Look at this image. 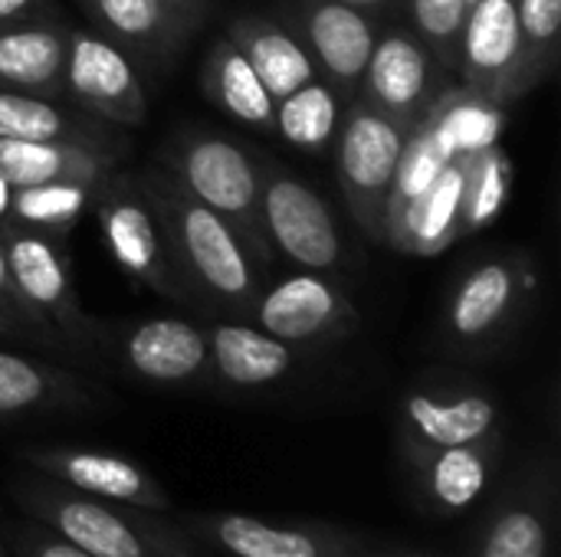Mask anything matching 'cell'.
I'll return each instance as SVG.
<instances>
[{
	"label": "cell",
	"instance_id": "obj_1",
	"mask_svg": "<svg viewBox=\"0 0 561 557\" xmlns=\"http://www.w3.org/2000/svg\"><path fill=\"white\" fill-rule=\"evenodd\" d=\"M13 506L92 557H207L178 519L76 492L33 469L7 486Z\"/></svg>",
	"mask_w": 561,
	"mask_h": 557
},
{
	"label": "cell",
	"instance_id": "obj_2",
	"mask_svg": "<svg viewBox=\"0 0 561 557\" xmlns=\"http://www.w3.org/2000/svg\"><path fill=\"white\" fill-rule=\"evenodd\" d=\"M158 207L174 263L201 309H227L250 318L263 289V266L227 220L194 200L164 167L138 174Z\"/></svg>",
	"mask_w": 561,
	"mask_h": 557
},
{
	"label": "cell",
	"instance_id": "obj_3",
	"mask_svg": "<svg viewBox=\"0 0 561 557\" xmlns=\"http://www.w3.org/2000/svg\"><path fill=\"white\" fill-rule=\"evenodd\" d=\"M164 171L194 200L227 220L263 269L270 266L273 246L260 223V164L250 151L214 131H184Z\"/></svg>",
	"mask_w": 561,
	"mask_h": 557
},
{
	"label": "cell",
	"instance_id": "obj_4",
	"mask_svg": "<svg viewBox=\"0 0 561 557\" xmlns=\"http://www.w3.org/2000/svg\"><path fill=\"white\" fill-rule=\"evenodd\" d=\"M539 276L526 256H496L473 266L444 312V345L460 358H493L519 332Z\"/></svg>",
	"mask_w": 561,
	"mask_h": 557
},
{
	"label": "cell",
	"instance_id": "obj_5",
	"mask_svg": "<svg viewBox=\"0 0 561 557\" xmlns=\"http://www.w3.org/2000/svg\"><path fill=\"white\" fill-rule=\"evenodd\" d=\"M92 213L102 227V236H105V246H108L115 266L125 276L154 289L158 295H164L171 302L197 305L194 292L187 289V282L174 263L164 220H161L158 207L151 204L138 174L112 171L92 197Z\"/></svg>",
	"mask_w": 561,
	"mask_h": 557
},
{
	"label": "cell",
	"instance_id": "obj_6",
	"mask_svg": "<svg viewBox=\"0 0 561 557\" xmlns=\"http://www.w3.org/2000/svg\"><path fill=\"white\" fill-rule=\"evenodd\" d=\"M408 128L375 112L362 98L342 108L335 131V171L352 220L371 236H385V210L404 154Z\"/></svg>",
	"mask_w": 561,
	"mask_h": 557
},
{
	"label": "cell",
	"instance_id": "obj_7",
	"mask_svg": "<svg viewBox=\"0 0 561 557\" xmlns=\"http://www.w3.org/2000/svg\"><path fill=\"white\" fill-rule=\"evenodd\" d=\"M559 529V460H526L486 506L467 557H552Z\"/></svg>",
	"mask_w": 561,
	"mask_h": 557
},
{
	"label": "cell",
	"instance_id": "obj_8",
	"mask_svg": "<svg viewBox=\"0 0 561 557\" xmlns=\"http://www.w3.org/2000/svg\"><path fill=\"white\" fill-rule=\"evenodd\" d=\"M184 532L217 557H358L368 542L332 522H276L247 512H184Z\"/></svg>",
	"mask_w": 561,
	"mask_h": 557
},
{
	"label": "cell",
	"instance_id": "obj_9",
	"mask_svg": "<svg viewBox=\"0 0 561 557\" xmlns=\"http://www.w3.org/2000/svg\"><path fill=\"white\" fill-rule=\"evenodd\" d=\"M0 236L20 299L66 341L72 358L99 361L92 345V318L79 309L69 256L59 246V236L13 220L0 230Z\"/></svg>",
	"mask_w": 561,
	"mask_h": 557
},
{
	"label": "cell",
	"instance_id": "obj_10",
	"mask_svg": "<svg viewBox=\"0 0 561 557\" xmlns=\"http://www.w3.org/2000/svg\"><path fill=\"white\" fill-rule=\"evenodd\" d=\"M92 345L95 358L154 387H197L210 381L204 325L187 318H148L135 325L92 318Z\"/></svg>",
	"mask_w": 561,
	"mask_h": 557
},
{
	"label": "cell",
	"instance_id": "obj_11",
	"mask_svg": "<svg viewBox=\"0 0 561 557\" xmlns=\"http://www.w3.org/2000/svg\"><path fill=\"white\" fill-rule=\"evenodd\" d=\"M260 223L270 246L289 263L312 272H339L345 263V240L325 197L302 177L260 164Z\"/></svg>",
	"mask_w": 561,
	"mask_h": 557
},
{
	"label": "cell",
	"instance_id": "obj_12",
	"mask_svg": "<svg viewBox=\"0 0 561 557\" xmlns=\"http://www.w3.org/2000/svg\"><path fill=\"white\" fill-rule=\"evenodd\" d=\"M493 430H500V401L477 381H424L398 401V453L404 466Z\"/></svg>",
	"mask_w": 561,
	"mask_h": 557
},
{
	"label": "cell",
	"instance_id": "obj_13",
	"mask_svg": "<svg viewBox=\"0 0 561 557\" xmlns=\"http://www.w3.org/2000/svg\"><path fill=\"white\" fill-rule=\"evenodd\" d=\"M247 322L293 348H316L348 335L358 325V309L332 276L299 269L260 289Z\"/></svg>",
	"mask_w": 561,
	"mask_h": 557
},
{
	"label": "cell",
	"instance_id": "obj_14",
	"mask_svg": "<svg viewBox=\"0 0 561 557\" xmlns=\"http://www.w3.org/2000/svg\"><path fill=\"white\" fill-rule=\"evenodd\" d=\"M444 79L447 69L417 39V33L394 26L378 33L355 98L411 131L427 115L431 102L444 92Z\"/></svg>",
	"mask_w": 561,
	"mask_h": 557
},
{
	"label": "cell",
	"instance_id": "obj_15",
	"mask_svg": "<svg viewBox=\"0 0 561 557\" xmlns=\"http://www.w3.org/2000/svg\"><path fill=\"white\" fill-rule=\"evenodd\" d=\"M457 72L460 85L503 108H510L529 92L516 0L470 3L457 49Z\"/></svg>",
	"mask_w": 561,
	"mask_h": 557
},
{
	"label": "cell",
	"instance_id": "obj_16",
	"mask_svg": "<svg viewBox=\"0 0 561 557\" xmlns=\"http://www.w3.org/2000/svg\"><path fill=\"white\" fill-rule=\"evenodd\" d=\"M289 26L309 49L319 79L348 105L358 95L371 49L378 43L375 16L335 0H293Z\"/></svg>",
	"mask_w": 561,
	"mask_h": 557
},
{
	"label": "cell",
	"instance_id": "obj_17",
	"mask_svg": "<svg viewBox=\"0 0 561 557\" xmlns=\"http://www.w3.org/2000/svg\"><path fill=\"white\" fill-rule=\"evenodd\" d=\"M66 98L112 125H141L148 118V95L135 59L95 30H69L66 53Z\"/></svg>",
	"mask_w": 561,
	"mask_h": 557
},
{
	"label": "cell",
	"instance_id": "obj_18",
	"mask_svg": "<svg viewBox=\"0 0 561 557\" xmlns=\"http://www.w3.org/2000/svg\"><path fill=\"white\" fill-rule=\"evenodd\" d=\"M16 460L76 492L148 509V512H171L168 489L135 460L122 453L105 450H85V446H23L16 450Z\"/></svg>",
	"mask_w": 561,
	"mask_h": 557
},
{
	"label": "cell",
	"instance_id": "obj_19",
	"mask_svg": "<svg viewBox=\"0 0 561 557\" xmlns=\"http://www.w3.org/2000/svg\"><path fill=\"white\" fill-rule=\"evenodd\" d=\"M503 453H506V437L503 430H493L480 440L434 450L411 460L408 473L417 506L434 519L467 515L493 489L496 473L503 466Z\"/></svg>",
	"mask_w": 561,
	"mask_h": 557
},
{
	"label": "cell",
	"instance_id": "obj_20",
	"mask_svg": "<svg viewBox=\"0 0 561 557\" xmlns=\"http://www.w3.org/2000/svg\"><path fill=\"white\" fill-rule=\"evenodd\" d=\"M95 33L141 62H168L201 23L174 0H82Z\"/></svg>",
	"mask_w": 561,
	"mask_h": 557
},
{
	"label": "cell",
	"instance_id": "obj_21",
	"mask_svg": "<svg viewBox=\"0 0 561 557\" xmlns=\"http://www.w3.org/2000/svg\"><path fill=\"white\" fill-rule=\"evenodd\" d=\"M207 335L210 381L227 391H266L296 368V348L266 335L253 322H214Z\"/></svg>",
	"mask_w": 561,
	"mask_h": 557
},
{
	"label": "cell",
	"instance_id": "obj_22",
	"mask_svg": "<svg viewBox=\"0 0 561 557\" xmlns=\"http://www.w3.org/2000/svg\"><path fill=\"white\" fill-rule=\"evenodd\" d=\"M69 26L53 16L0 23V89L66 98Z\"/></svg>",
	"mask_w": 561,
	"mask_h": 557
},
{
	"label": "cell",
	"instance_id": "obj_23",
	"mask_svg": "<svg viewBox=\"0 0 561 557\" xmlns=\"http://www.w3.org/2000/svg\"><path fill=\"white\" fill-rule=\"evenodd\" d=\"M95 404L99 391L79 374L16 351H0V420L85 414Z\"/></svg>",
	"mask_w": 561,
	"mask_h": 557
},
{
	"label": "cell",
	"instance_id": "obj_24",
	"mask_svg": "<svg viewBox=\"0 0 561 557\" xmlns=\"http://www.w3.org/2000/svg\"><path fill=\"white\" fill-rule=\"evenodd\" d=\"M0 138L10 141H69L118 151L115 125L69 98L0 89Z\"/></svg>",
	"mask_w": 561,
	"mask_h": 557
},
{
	"label": "cell",
	"instance_id": "obj_25",
	"mask_svg": "<svg viewBox=\"0 0 561 557\" xmlns=\"http://www.w3.org/2000/svg\"><path fill=\"white\" fill-rule=\"evenodd\" d=\"M227 39L243 53V59L253 66L273 102L286 98L299 85L319 79L316 62L296 30L289 23L260 16V13H243L230 23Z\"/></svg>",
	"mask_w": 561,
	"mask_h": 557
},
{
	"label": "cell",
	"instance_id": "obj_26",
	"mask_svg": "<svg viewBox=\"0 0 561 557\" xmlns=\"http://www.w3.org/2000/svg\"><path fill=\"white\" fill-rule=\"evenodd\" d=\"M463 164L450 161L434 184L385 233V243L408 256H437L463 236Z\"/></svg>",
	"mask_w": 561,
	"mask_h": 557
},
{
	"label": "cell",
	"instance_id": "obj_27",
	"mask_svg": "<svg viewBox=\"0 0 561 557\" xmlns=\"http://www.w3.org/2000/svg\"><path fill=\"white\" fill-rule=\"evenodd\" d=\"M118 151L69 141H10L0 138V174L10 187L49 181H102L115 171Z\"/></svg>",
	"mask_w": 561,
	"mask_h": 557
},
{
	"label": "cell",
	"instance_id": "obj_28",
	"mask_svg": "<svg viewBox=\"0 0 561 557\" xmlns=\"http://www.w3.org/2000/svg\"><path fill=\"white\" fill-rule=\"evenodd\" d=\"M503 121L506 108L470 92L467 85H444L421 118V125L450 158H470L490 144H500Z\"/></svg>",
	"mask_w": 561,
	"mask_h": 557
},
{
	"label": "cell",
	"instance_id": "obj_29",
	"mask_svg": "<svg viewBox=\"0 0 561 557\" xmlns=\"http://www.w3.org/2000/svg\"><path fill=\"white\" fill-rule=\"evenodd\" d=\"M204 92L237 121L276 135V102L227 36L217 39L204 59Z\"/></svg>",
	"mask_w": 561,
	"mask_h": 557
},
{
	"label": "cell",
	"instance_id": "obj_30",
	"mask_svg": "<svg viewBox=\"0 0 561 557\" xmlns=\"http://www.w3.org/2000/svg\"><path fill=\"white\" fill-rule=\"evenodd\" d=\"M102 181H49L33 187H13L10 220L30 230H43L49 236H66L76 220L92 210V197Z\"/></svg>",
	"mask_w": 561,
	"mask_h": 557
},
{
	"label": "cell",
	"instance_id": "obj_31",
	"mask_svg": "<svg viewBox=\"0 0 561 557\" xmlns=\"http://www.w3.org/2000/svg\"><path fill=\"white\" fill-rule=\"evenodd\" d=\"M342 108V98L322 79H312L276 102V135L296 148L322 151L335 141Z\"/></svg>",
	"mask_w": 561,
	"mask_h": 557
},
{
	"label": "cell",
	"instance_id": "obj_32",
	"mask_svg": "<svg viewBox=\"0 0 561 557\" xmlns=\"http://www.w3.org/2000/svg\"><path fill=\"white\" fill-rule=\"evenodd\" d=\"M513 197V161L500 144H490L463 164V236L490 227Z\"/></svg>",
	"mask_w": 561,
	"mask_h": 557
},
{
	"label": "cell",
	"instance_id": "obj_33",
	"mask_svg": "<svg viewBox=\"0 0 561 557\" xmlns=\"http://www.w3.org/2000/svg\"><path fill=\"white\" fill-rule=\"evenodd\" d=\"M526 85H542L561 56V0H516Z\"/></svg>",
	"mask_w": 561,
	"mask_h": 557
},
{
	"label": "cell",
	"instance_id": "obj_34",
	"mask_svg": "<svg viewBox=\"0 0 561 557\" xmlns=\"http://www.w3.org/2000/svg\"><path fill=\"white\" fill-rule=\"evenodd\" d=\"M408 10L417 39L434 53V59L447 72H457V49L470 0H408Z\"/></svg>",
	"mask_w": 561,
	"mask_h": 557
},
{
	"label": "cell",
	"instance_id": "obj_35",
	"mask_svg": "<svg viewBox=\"0 0 561 557\" xmlns=\"http://www.w3.org/2000/svg\"><path fill=\"white\" fill-rule=\"evenodd\" d=\"M0 338H16V341H30V345H43V348L69 355L66 341L20 299V292H16V286L10 279L3 236H0Z\"/></svg>",
	"mask_w": 561,
	"mask_h": 557
},
{
	"label": "cell",
	"instance_id": "obj_36",
	"mask_svg": "<svg viewBox=\"0 0 561 557\" xmlns=\"http://www.w3.org/2000/svg\"><path fill=\"white\" fill-rule=\"evenodd\" d=\"M3 542L10 545L13 557H92L36 519H20L7 525Z\"/></svg>",
	"mask_w": 561,
	"mask_h": 557
},
{
	"label": "cell",
	"instance_id": "obj_37",
	"mask_svg": "<svg viewBox=\"0 0 561 557\" xmlns=\"http://www.w3.org/2000/svg\"><path fill=\"white\" fill-rule=\"evenodd\" d=\"M26 16H53L49 0H0V23H13Z\"/></svg>",
	"mask_w": 561,
	"mask_h": 557
},
{
	"label": "cell",
	"instance_id": "obj_38",
	"mask_svg": "<svg viewBox=\"0 0 561 557\" xmlns=\"http://www.w3.org/2000/svg\"><path fill=\"white\" fill-rule=\"evenodd\" d=\"M335 3H348L355 10H365L368 16H378V13H388L391 7H398L401 0H335Z\"/></svg>",
	"mask_w": 561,
	"mask_h": 557
},
{
	"label": "cell",
	"instance_id": "obj_39",
	"mask_svg": "<svg viewBox=\"0 0 561 557\" xmlns=\"http://www.w3.org/2000/svg\"><path fill=\"white\" fill-rule=\"evenodd\" d=\"M358 557H447L440 552H417V548H394V552H378V548H365Z\"/></svg>",
	"mask_w": 561,
	"mask_h": 557
},
{
	"label": "cell",
	"instance_id": "obj_40",
	"mask_svg": "<svg viewBox=\"0 0 561 557\" xmlns=\"http://www.w3.org/2000/svg\"><path fill=\"white\" fill-rule=\"evenodd\" d=\"M10 204H13V187H10V181L0 174V230L10 223Z\"/></svg>",
	"mask_w": 561,
	"mask_h": 557
},
{
	"label": "cell",
	"instance_id": "obj_41",
	"mask_svg": "<svg viewBox=\"0 0 561 557\" xmlns=\"http://www.w3.org/2000/svg\"><path fill=\"white\" fill-rule=\"evenodd\" d=\"M181 10H187V13H194L197 20H201V13H204V7H207V0H174Z\"/></svg>",
	"mask_w": 561,
	"mask_h": 557
},
{
	"label": "cell",
	"instance_id": "obj_42",
	"mask_svg": "<svg viewBox=\"0 0 561 557\" xmlns=\"http://www.w3.org/2000/svg\"><path fill=\"white\" fill-rule=\"evenodd\" d=\"M0 557H7V548H3V545H0Z\"/></svg>",
	"mask_w": 561,
	"mask_h": 557
},
{
	"label": "cell",
	"instance_id": "obj_43",
	"mask_svg": "<svg viewBox=\"0 0 561 557\" xmlns=\"http://www.w3.org/2000/svg\"><path fill=\"white\" fill-rule=\"evenodd\" d=\"M470 3H473V0H470Z\"/></svg>",
	"mask_w": 561,
	"mask_h": 557
}]
</instances>
